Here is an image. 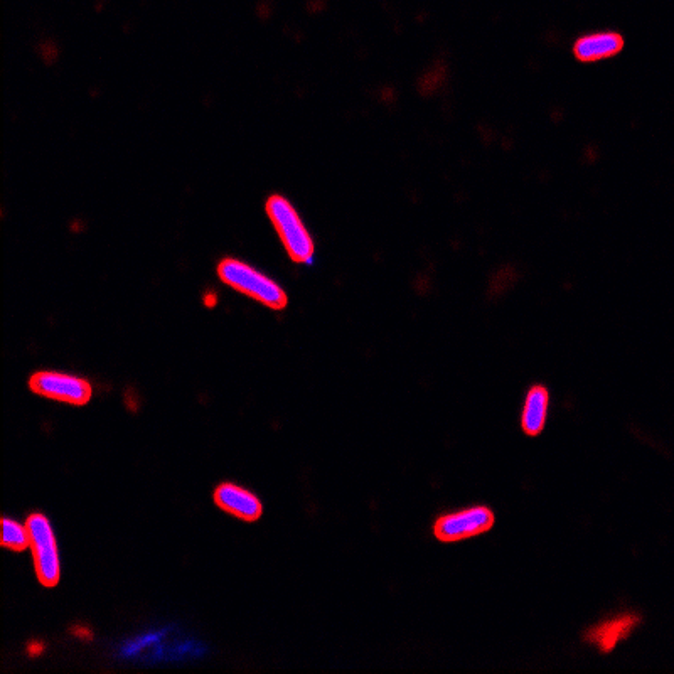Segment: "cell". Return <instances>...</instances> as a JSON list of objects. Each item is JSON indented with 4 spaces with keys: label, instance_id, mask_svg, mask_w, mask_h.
Instances as JSON below:
<instances>
[{
    "label": "cell",
    "instance_id": "1",
    "mask_svg": "<svg viewBox=\"0 0 674 674\" xmlns=\"http://www.w3.org/2000/svg\"><path fill=\"white\" fill-rule=\"evenodd\" d=\"M218 275L225 284L262 302L270 309H284L287 305V294L275 280L238 258H221L218 263Z\"/></svg>",
    "mask_w": 674,
    "mask_h": 674
},
{
    "label": "cell",
    "instance_id": "2",
    "mask_svg": "<svg viewBox=\"0 0 674 674\" xmlns=\"http://www.w3.org/2000/svg\"><path fill=\"white\" fill-rule=\"evenodd\" d=\"M265 209L290 258L295 262L311 263L314 240L289 199L282 194H272L265 203Z\"/></svg>",
    "mask_w": 674,
    "mask_h": 674
},
{
    "label": "cell",
    "instance_id": "3",
    "mask_svg": "<svg viewBox=\"0 0 674 674\" xmlns=\"http://www.w3.org/2000/svg\"><path fill=\"white\" fill-rule=\"evenodd\" d=\"M27 531L31 536L34 565L39 582L44 587H56L61 577L58 546L54 538L53 526L49 519L41 513H34L27 518Z\"/></svg>",
    "mask_w": 674,
    "mask_h": 674
},
{
    "label": "cell",
    "instance_id": "4",
    "mask_svg": "<svg viewBox=\"0 0 674 674\" xmlns=\"http://www.w3.org/2000/svg\"><path fill=\"white\" fill-rule=\"evenodd\" d=\"M494 513L486 506H472L469 509L440 516L434 525V535L444 543L467 540L484 535L494 526Z\"/></svg>",
    "mask_w": 674,
    "mask_h": 674
},
{
    "label": "cell",
    "instance_id": "5",
    "mask_svg": "<svg viewBox=\"0 0 674 674\" xmlns=\"http://www.w3.org/2000/svg\"><path fill=\"white\" fill-rule=\"evenodd\" d=\"M29 386L38 395L71 405H86L93 393L90 381H86L85 378L56 371H39L31 376Z\"/></svg>",
    "mask_w": 674,
    "mask_h": 674
},
{
    "label": "cell",
    "instance_id": "6",
    "mask_svg": "<svg viewBox=\"0 0 674 674\" xmlns=\"http://www.w3.org/2000/svg\"><path fill=\"white\" fill-rule=\"evenodd\" d=\"M641 624V616L637 614H622L607 621L595 624L585 631V641L599 649L600 653H612L619 642L631 636L632 631Z\"/></svg>",
    "mask_w": 674,
    "mask_h": 674
},
{
    "label": "cell",
    "instance_id": "7",
    "mask_svg": "<svg viewBox=\"0 0 674 674\" xmlns=\"http://www.w3.org/2000/svg\"><path fill=\"white\" fill-rule=\"evenodd\" d=\"M214 503L226 513L245 521H257L263 513V506L255 494L235 484H221L214 491Z\"/></svg>",
    "mask_w": 674,
    "mask_h": 674
},
{
    "label": "cell",
    "instance_id": "8",
    "mask_svg": "<svg viewBox=\"0 0 674 674\" xmlns=\"http://www.w3.org/2000/svg\"><path fill=\"white\" fill-rule=\"evenodd\" d=\"M624 39L616 31H599L578 38L573 44V53L580 61H597L609 58L621 51Z\"/></svg>",
    "mask_w": 674,
    "mask_h": 674
},
{
    "label": "cell",
    "instance_id": "9",
    "mask_svg": "<svg viewBox=\"0 0 674 674\" xmlns=\"http://www.w3.org/2000/svg\"><path fill=\"white\" fill-rule=\"evenodd\" d=\"M550 408V391L543 385L531 386L526 395L525 407L521 413V427L530 437H536L545 430Z\"/></svg>",
    "mask_w": 674,
    "mask_h": 674
},
{
    "label": "cell",
    "instance_id": "10",
    "mask_svg": "<svg viewBox=\"0 0 674 674\" xmlns=\"http://www.w3.org/2000/svg\"><path fill=\"white\" fill-rule=\"evenodd\" d=\"M4 533H2V546L12 551H24L27 546H31V536L27 531V526H22L17 521L4 518L2 521Z\"/></svg>",
    "mask_w": 674,
    "mask_h": 674
},
{
    "label": "cell",
    "instance_id": "11",
    "mask_svg": "<svg viewBox=\"0 0 674 674\" xmlns=\"http://www.w3.org/2000/svg\"><path fill=\"white\" fill-rule=\"evenodd\" d=\"M41 651H43V644H41V642H31L29 648H27V653L31 654V656H36V654L41 653Z\"/></svg>",
    "mask_w": 674,
    "mask_h": 674
},
{
    "label": "cell",
    "instance_id": "12",
    "mask_svg": "<svg viewBox=\"0 0 674 674\" xmlns=\"http://www.w3.org/2000/svg\"><path fill=\"white\" fill-rule=\"evenodd\" d=\"M203 302L208 305V307H214L216 302H218V299H216V294H214V292H206V294L203 295Z\"/></svg>",
    "mask_w": 674,
    "mask_h": 674
},
{
    "label": "cell",
    "instance_id": "13",
    "mask_svg": "<svg viewBox=\"0 0 674 674\" xmlns=\"http://www.w3.org/2000/svg\"><path fill=\"white\" fill-rule=\"evenodd\" d=\"M76 632H78L76 636H86V634H88V631H85V629H81V627L80 629H76Z\"/></svg>",
    "mask_w": 674,
    "mask_h": 674
}]
</instances>
